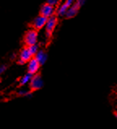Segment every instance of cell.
I'll list each match as a JSON object with an SVG mask.
<instances>
[{
  "label": "cell",
  "instance_id": "cell-13",
  "mask_svg": "<svg viewBox=\"0 0 117 129\" xmlns=\"http://www.w3.org/2000/svg\"><path fill=\"white\" fill-rule=\"evenodd\" d=\"M7 70V66L5 65H2L0 66V76L3 75V73H4V72Z\"/></svg>",
  "mask_w": 117,
  "mask_h": 129
},
{
  "label": "cell",
  "instance_id": "cell-7",
  "mask_svg": "<svg viewBox=\"0 0 117 129\" xmlns=\"http://www.w3.org/2000/svg\"><path fill=\"white\" fill-rule=\"evenodd\" d=\"M40 68H41V64L38 60L35 57L32 58L27 63V73L34 76L39 72Z\"/></svg>",
  "mask_w": 117,
  "mask_h": 129
},
{
  "label": "cell",
  "instance_id": "cell-12",
  "mask_svg": "<svg viewBox=\"0 0 117 129\" xmlns=\"http://www.w3.org/2000/svg\"><path fill=\"white\" fill-rule=\"evenodd\" d=\"M58 0H47V3H49L50 5L51 6H54V5H56L57 3H58Z\"/></svg>",
  "mask_w": 117,
  "mask_h": 129
},
{
  "label": "cell",
  "instance_id": "cell-8",
  "mask_svg": "<svg viewBox=\"0 0 117 129\" xmlns=\"http://www.w3.org/2000/svg\"><path fill=\"white\" fill-rule=\"evenodd\" d=\"M54 12H55V9H54V6L50 5L49 3H44V4L40 8V13L39 15L46 17V18H50V16H52L54 15Z\"/></svg>",
  "mask_w": 117,
  "mask_h": 129
},
{
  "label": "cell",
  "instance_id": "cell-11",
  "mask_svg": "<svg viewBox=\"0 0 117 129\" xmlns=\"http://www.w3.org/2000/svg\"><path fill=\"white\" fill-rule=\"evenodd\" d=\"M32 76L30 74H28V73H26L24 76L21 77V79L20 80V82H19V87L20 86H23L24 84H26L27 83L29 82V80H30Z\"/></svg>",
  "mask_w": 117,
  "mask_h": 129
},
{
  "label": "cell",
  "instance_id": "cell-2",
  "mask_svg": "<svg viewBox=\"0 0 117 129\" xmlns=\"http://www.w3.org/2000/svg\"><path fill=\"white\" fill-rule=\"evenodd\" d=\"M28 84H29V85H28L29 92H31V93L41 89L44 85V82L42 78L41 73L38 72V73H37V74L32 76Z\"/></svg>",
  "mask_w": 117,
  "mask_h": 129
},
{
  "label": "cell",
  "instance_id": "cell-4",
  "mask_svg": "<svg viewBox=\"0 0 117 129\" xmlns=\"http://www.w3.org/2000/svg\"><path fill=\"white\" fill-rule=\"evenodd\" d=\"M57 24H58V17L55 15H54V16H50V18L47 19L45 28H46V36L48 39L51 38Z\"/></svg>",
  "mask_w": 117,
  "mask_h": 129
},
{
  "label": "cell",
  "instance_id": "cell-9",
  "mask_svg": "<svg viewBox=\"0 0 117 129\" xmlns=\"http://www.w3.org/2000/svg\"><path fill=\"white\" fill-rule=\"evenodd\" d=\"M75 0H65V2L61 5V7L58 9L57 15L58 16H65L67 11L70 8V7L74 3Z\"/></svg>",
  "mask_w": 117,
  "mask_h": 129
},
{
  "label": "cell",
  "instance_id": "cell-14",
  "mask_svg": "<svg viewBox=\"0 0 117 129\" xmlns=\"http://www.w3.org/2000/svg\"><path fill=\"white\" fill-rule=\"evenodd\" d=\"M115 116L116 117V119H117V113H115Z\"/></svg>",
  "mask_w": 117,
  "mask_h": 129
},
{
  "label": "cell",
  "instance_id": "cell-3",
  "mask_svg": "<svg viewBox=\"0 0 117 129\" xmlns=\"http://www.w3.org/2000/svg\"><path fill=\"white\" fill-rule=\"evenodd\" d=\"M32 58H34L30 48L28 46H23L22 49L20 50L19 53V57H18L17 63L19 65H24L27 64L28 62Z\"/></svg>",
  "mask_w": 117,
  "mask_h": 129
},
{
  "label": "cell",
  "instance_id": "cell-6",
  "mask_svg": "<svg viewBox=\"0 0 117 129\" xmlns=\"http://www.w3.org/2000/svg\"><path fill=\"white\" fill-rule=\"evenodd\" d=\"M85 3V0H76L74 2V3L70 7V8H69L67 12H66L65 16L67 18H72L74 17L76 14H77L79 9L80 7H82V5H84V3Z\"/></svg>",
  "mask_w": 117,
  "mask_h": 129
},
{
  "label": "cell",
  "instance_id": "cell-1",
  "mask_svg": "<svg viewBox=\"0 0 117 129\" xmlns=\"http://www.w3.org/2000/svg\"><path fill=\"white\" fill-rule=\"evenodd\" d=\"M38 39V32L34 28H29L25 32L23 37V43L24 46L30 47L37 45Z\"/></svg>",
  "mask_w": 117,
  "mask_h": 129
},
{
  "label": "cell",
  "instance_id": "cell-5",
  "mask_svg": "<svg viewBox=\"0 0 117 129\" xmlns=\"http://www.w3.org/2000/svg\"><path fill=\"white\" fill-rule=\"evenodd\" d=\"M46 21H47V18L41 16V15H38V16H36L33 20V21L29 24L30 25V28H34L38 32L39 30H41V29H42L46 26Z\"/></svg>",
  "mask_w": 117,
  "mask_h": 129
},
{
  "label": "cell",
  "instance_id": "cell-10",
  "mask_svg": "<svg viewBox=\"0 0 117 129\" xmlns=\"http://www.w3.org/2000/svg\"><path fill=\"white\" fill-rule=\"evenodd\" d=\"M34 57L38 60V62H40L41 66H42L44 63H45V62L47 59V55H46V54L44 52L43 50H38V52L36 54V55H35Z\"/></svg>",
  "mask_w": 117,
  "mask_h": 129
}]
</instances>
